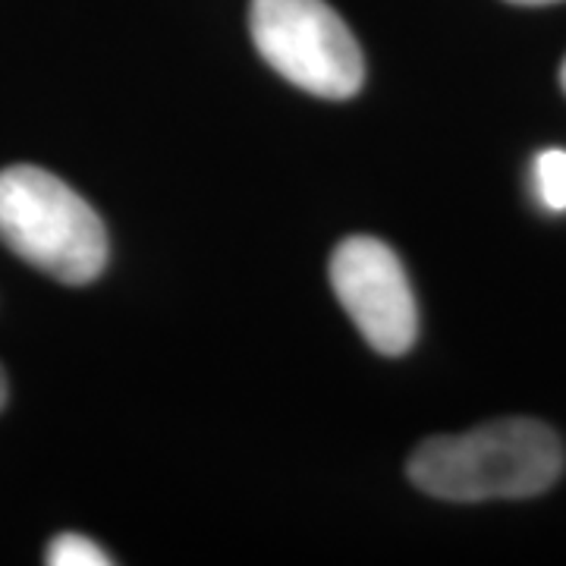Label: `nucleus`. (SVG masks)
Masks as SVG:
<instances>
[{
  "label": "nucleus",
  "instance_id": "obj_1",
  "mask_svg": "<svg viewBox=\"0 0 566 566\" xmlns=\"http://www.w3.org/2000/svg\"><path fill=\"white\" fill-rule=\"evenodd\" d=\"M409 482L441 501H516L535 497L564 472L560 438L535 419H501L441 434L412 450Z\"/></svg>",
  "mask_w": 566,
  "mask_h": 566
},
{
  "label": "nucleus",
  "instance_id": "obj_2",
  "mask_svg": "<svg viewBox=\"0 0 566 566\" xmlns=\"http://www.w3.org/2000/svg\"><path fill=\"white\" fill-rule=\"evenodd\" d=\"M0 240L61 283H92L107 264V230L95 208L41 167L0 170Z\"/></svg>",
  "mask_w": 566,
  "mask_h": 566
},
{
  "label": "nucleus",
  "instance_id": "obj_3",
  "mask_svg": "<svg viewBox=\"0 0 566 566\" xmlns=\"http://www.w3.org/2000/svg\"><path fill=\"white\" fill-rule=\"evenodd\" d=\"M249 32L264 63L308 95L344 102L363 88L359 41L324 0H252Z\"/></svg>",
  "mask_w": 566,
  "mask_h": 566
},
{
  "label": "nucleus",
  "instance_id": "obj_4",
  "mask_svg": "<svg viewBox=\"0 0 566 566\" xmlns=\"http://www.w3.org/2000/svg\"><path fill=\"white\" fill-rule=\"evenodd\" d=\"M331 286L381 356H403L419 337V308L397 252L371 237H349L334 249Z\"/></svg>",
  "mask_w": 566,
  "mask_h": 566
},
{
  "label": "nucleus",
  "instance_id": "obj_5",
  "mask_svg": "<svg viewBox=\"0 0 566 566\" xmlns=\"http://www.w3.org/2000/svg\"><path fill=\"white\" fill-rule=\"evenodd\" d=\"M535 186L538 199L551 211H566V151L564 148H547L535 158Z\"/></svg>",
  "mask_w": 566,
  "mask_h": 566
},
{
  "label": "nucleus",
  "instance_id": "obj_6",
  "mask_svg": "<svg viewBox=\"0 0 566 566\" xmlns=\"http://www.w3.org/2000/svg\"><path fill=\"white\" fill-rule=\"evenodd\" d=\"M44 564L51 566H107L114 564L102 547L95 542H88L85 535H76V532H63L57 535L51 545H48V554H44Z\"/></svg>",
  "mask_w": 566,
  "mask_h": 566
},
{
  "label": "nucleus",
  "instance_id": "obj_7",
  "mask_svg": "<svg viewBox=\"0 0 566 566\" xmlns=\"http://www.w3.org/2000/svg\"><path fill=\"white\" fill-rule=\"evenodd\" d=\"M7 394H10V387H7V375H3V365H0V409L7 406Z\"/></svg>",
  "mask_w": 566,
  "mask_h": 566
},
{
  "label": "nucleus",
  "instance_id": "obj_8",
  "mask_svg": "<svg viewBox=\"0 0 566 566\" xmlns=\"http://www.w3.org/2000/svg\"><path fill=\"white\" fill-rule=\"evenodd\" d=\"M510 3H523V7H542V3H557V0H510Z\"/></svg>",
  "mask_w": 566,
  "mask_h": 566
},
{
  "label": "nucleus",
  "instance_id": "obj_9",
  "mask_svg": "<svg viewBox=\"0 0 566 566\" xmlns=\"http://www.w3.org/2000/svg\"><path fill=\"white\" fill-rule=\"evenodd\" d=\"M560 85H564V92H566V61L564 66H560Z\"/></svg>",
  "mask_w": 566,
  "mask_h": 566
}]
</instances>
